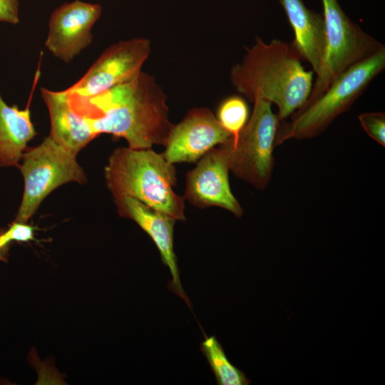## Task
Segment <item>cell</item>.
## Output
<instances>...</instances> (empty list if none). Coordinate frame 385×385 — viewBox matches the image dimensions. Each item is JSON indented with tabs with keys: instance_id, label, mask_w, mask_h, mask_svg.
I'll return each mask as SVG.
<instances>
[{
	"instance_id": "obj_1",
	"label": "cell",
	"mask_w": 385,
	"mask_h": 385,
	"mask_svg": "<svg viewBox=\"0 0 385 385\" xmlns=\"http://www.w3.org/2000/svg\"><path fill=\"white\" fill-rule=\"evenodd\" d=\"M67 95L96 136L108 133L123 138L132 148L165 145L174 125L169 120L165 93L153 76L142 71L90 98Z\"/></svg>"
},
{
	"instance_id": "obj_2",
	"label": "cell",
	"mask_w": 385,
	"mask_h": 385,
	"mask_svg": "<svg viewBox=\"0 0 385 385\" xmlns=\"http://www.w3.org/2000/svg\"><path fill=\"white\" fill-rule=\"evenodd\" d=\"M255 40L232 67L231 83L252 102L260 98L274 103L283 122L305 103L314 73L304 69L291 43L277 38L266 43L259 36Z\"/></svg>"
},
{
	"instance_id": "obj_3",
	"label": "cell",
	"mask_w": 385,
	"mask_h": 385,
	"mask_svg": "<svg viewBox=\"0 0 385 385\" xmlns=\"http://www.w3.org/2000/svg\"><path fill=\"white\" fill-rule=\"evenodd\" d=\"M105 178L115 201L132 197L176 220H185V198L173 190L175 166L163 154L151 148H118L108 159Z\"/></svg>"
},
{
	"instance_id": "obj_4",
	"label": "cell",
	"mask_w": 385,
	"mask_h": 385,
	"mask_svg": "<svg viewBox=\"0 0 385 385\" xmlns=\"http://www.w3.org/2000/svg\"><path fill=\"white\" fill-rule=\"evenodd\" d=\"M385 68V46L342 73L312 101L279 125L275 145L291 139H311L324 132L347 111L371 82Z\"/></svg>"
},
{
	"instance_id": "obj_5",
	"label": "cell",
	"mask_w": 385,
	"mask_h": 385,
	"mask_svg": "<svg viewBox=\"0 0 385 385\" xmlns=\"http://www.w3.org/2000/svg\"><path fill=\"white\" fill-rule=\"evenodd\" d=\"M250 120L237 138L219 145L230 171L259 190L269 184L274 166L273 155L279 120L270 101L257 98Z\"/></svg>"
},
{
	"instance_id": "obj_6",
	"label": "cell",
	"mask_w": 385,
	"mask_h": 385,
	"mask_svg": "<svg viewBox=\"0 0 385 385\" xmlns=\"http://www.w3.org/2000/svg\"><path fill=\"white\" fill-rule=\"evenodd\" d=\"M76 158L49 135L38 145L26 149L18 165L24 189L15 221L27 222L46 197L61 185L87 181Z\"/></svg>"
},
{
	"instance_id": "obj_7",
	"label": "cell",
	"mask_w": 385,
	"mask_h": 385,
	"mask_svg": "<svg viewBox=\"0 0 385 385\" xmlns=\"http://www.w3.org/2000/svg\"><path fill=\"white\" fill-rule=\"evenodd\" d=\"M322 3L326 48L322 63L316 73L311 93L305 103L320 96L348 68L384 46L353 22L344 12L337 0H322Z\"/></svg>"
},
{
	"instance_id": "obj_8",
	"label": "cell",
	"mask_w": 385,
	"mask_h": 385,
	"mask_svg": "<svg viewBox=\"0 0 385 385\" xmlns=\"http://www.w3.org/2000/svg\"><path fill=\"white\" fill-rule=\"evenodd\" d=\"M150 50V42L145 38H133L113 43L79 80L64 90L79 98L98 96L140 72Z\"/></svg>"
},
{
	"instance_id": "obj_9",
	"label": "cell",
	"mask_w": 385,
	"mask_h": 385,
	"mask_svg": "<svg viewBox=\"0 0 385 385\" xmlns=\"http://www.w3.org/2000/svg\"><path fill=\"white\" fill-rule=\"evenodd\" d=\"M102 14V6L74 0L51 12L45 41L47 50L59 61L68 63L92 43V29Z\"/></svg>"
},
{
	"instance_id": "obj_10",
	"label": "cell",
	"mask_w": 385,
	"mask_h": 385,
	"mask_svg": "<svg viewBox=\"0 0 385 385\" xmlns=\"http://www.w3.org/2000/svg\"><path fill=\"white\" fill-rule=\"evenodd\" d=\"M231 137L210 109L194 108L179 123L174 124L162 154L173 165L195 162Z\"/></svg>"
},
{
	"instance_id": "obj_11",
	"label": "cell",
	"mask_w": 385,
	"mask_h": 385,
	"mask_svg": "<svg viewBox=\"0 0 385 385\" xmlns=\"http://www.w3.org/2000/svg\"><path fill=\"white\" fill-rule=\"evenodd\" d=\"M229 171L225 153L215 147L188 173L185 198L200 208L216 206L241 217L243 209L231 191Z\"/></svg>"
},
{
	"instance_id": "obj_12",
	"label": "cell",
	"mask_w": 385,
	"mask_h": 385,
	"mask_svg": "<svg viewBox=\"0 0 385 385\" xmlns=\"http://www.w3.org/2000/svg\"><path fill=\"white\" fill-rule=\"evenodd\" d=\"M115 203L120 215L133 220L151 237L160 252L163 263L170 270L172 279L169 289L183 298L190 307V301L181 285L177 257L173 248V231L176 220L132 197H124L116 200Z\"/></svg>"
},
{
	"instance_id": "obj_13",
	"label": "cell",
	"mask_w": 385,
	"mask_h": 385,
	"mask_svg": "<svg viewBox=\"0 0 385 385\" xmlns=\"http://www.w3.org/2000/svg\"><path fill=\"white\" fill-rule=\"evenodd\" d=\"M40 92L49 114V136L76 156L97 136L86 118L73 108L64 90L58 91L41 88Z\"/></svg>"
},
{
	"instance_id": "obj_14",
	"label": "cell",
	"mask_w": 385,
	"mask_h": 385,
	"mask_svg": "<svg viewBox=\"0 0 385 385\" xmlns=\"http://www.w3.org/2000/svg\"><path fill=\"white\" fill-rule=\"evenodd\" d=\"M294 31L291 42L302 61L308 62L317 73L326 48L323 16L308 9L303 0H278Z\"/></svg>"
},
{
	"instance_id": "obj_15",
	"label": "cell",
	"mask_w": 385,
	"mask_h": 385,
	"mask_svg": "<svg viewBox=\"0 0 385 385\" xmlns=\"http://www.w3.org/2000/svg\"><path fill=\"white\" fill-rule=\"evenodd\" d=\"M36 135L29 108L9 106L0 92V165L18 166Z\"/></svg>"
},
{
	"instance_id": "obj_16",
	"label": "cell",
	"mask_w": 385,
	"mask_h": 385,
	"mask_svg": "<svg viewBox=\"0 0 385 385\" xmlns=\"http://www.w3.org/2000/svg\"><path fill=\"white\" fill-rule=\"evenodd\" d=\"M200 350L208 361L219 385H249L251 381L227 359L215 336L205 337Z\"/></svg>"
},
{
	"instance_id": "obj_17",
	"label": "cell",
	"mask_w": 385,
	"mask_h": 385,
	"mask_svg": "<svg viewBox=\"0 0 385 385\" xmlns=\"http://www.w3.org/2000/svg\"><path fill=\"white\" fill-rule=\"evenodd\" d=\"M248 108L243 98L239 96H231L225 99L220 106L217 112V120L236 140L247 123Z\"/></svg>"
},
{
	"instance_id": "obj_18",
	"label": "cell",
	"mask_w": 385,
	"mask_h": 385,
	"mask_svg": "<svg viewBox=\"0 0 385 385\" xmlns=\"http://www.w3.org/2000/svg\"><path fill=\"white\" fill-rule=\"evenodd\" d=\"M366 133L374 141L385 146V113L382 112H366L358 117Z\"/></svg>"
},
{
	"instance_id": "obj_19",
	"label": "cell",
	"mask_w": 385,
	"mask_h": 385,
	"mask_svg": "<svg viewBox=\"0 0 385 385\" xmlns=\"http://www.w3.org/2000/svg\"><path fill=\"white\" fill-rule=\"evenodd\" d=\"M35 230L36 227L26 222L14 220L6 230H0V250L7 248L12 241L34 240Z\"/></svg>"
},
{
	"instance_id": "obj_20",
	"label": "cell",
	"mask_w": 385,
	"mask_h": 385,
	"mask_svg": "<svg viewBox=\"0 0 385 385\" xmlns=\"http://www.w3.org/2000/svg\"><path fill=\"white\" fill-rule=\"evenodd\" d=\"M20 0H0V22L16 25L20 22Z\"/></svg>"
},
{
	"instance_id": "obj_21",
	"label": "cell",
	"mask_w": 385,
	"mask_h": 385,
	"mask_svg": "<svg viewBox=\"0 0 385 385\" xmlns=\"http://www.w3.org/2000/svg\"><path fill=\"white\" fill-rule=\"evenodd\" d=\"M7 250H8V247L0 250V260H4V258L6 256Z\"/></svg>"
}]
</instances>
